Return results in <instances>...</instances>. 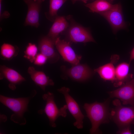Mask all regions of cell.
Returning <instances> with one entry per match:
<instances>
[{"label": "cell", "instance_id": "obj_22", "mask_svg": "<svg viewBox=\"0 0 134 134\" xmlns=\"http://www.w3.org/2000/svg\"><path fill=\"white\" fill-rule=\"evenodd\" d=\"M47 60V57L40 53L37 54L33 62L36 65L41 66L44 64Z\"/></svg>", "mask_w": 134, "mask_h": 134}, {"label": "cell", "instance_id": "obj_17", "mask_svg": "<svg viewBox=\"0 0 134 134\" xmlns=\"http://www.w3.org/2000/svg\"><path fill=\"white\" fill-rule=\"evenodd\" d=\"M69 27V23L65 18L58 16L54 21L47 36L56 40L59 34L66 30Z\"/></svg>", "mask_w": 134, "mask_h": 134}, {"label": "cell", "instance_id": "obj_28", "mask_svg": "<svg viewBox=\"0 0 134 134\" xmlns=\"http://www.w3.org/2000/svg\"><path fill=\"white\" fill-rule=\"evenodd\" d=\"M113 0H111V2H112Z\"/></svg>", "mask_w": 134, "mask_h": 134}, {"label": "cell", "instance_id": "obj_19", "mask_svg": "<svg viewBox=\"0 0 134 134\" xmlns=\"http://www.w3.org/2000/svg\"><path fill=\"white\" fill-rule=\"evenodd\" d=\"M19 51V49L17 46L4 43L1 47L0 58L3 60H10L17 56Z\"/></svg>", "mask_w": 134, "mask_h": 134}, {"label": "cell", "instance_id": "obj_12", "mask_svg": "<svg viewBox=\"0 0 134 134\" xmlns=\"http://www.w3.org/2000/svg\"><path fill=\"white\" fill-rule=\"evenodd\" d=\"M6 79L9 82V88L14 90L16 88V85L25 81V78L15 70L7 67L4 65H1L0 67V79Z\"/></svg>", "mask_w": 134, "mask_h": 134}, {"label": "cell", "instance_id": "obj_27", "mask_svg": "<svg viewBox=\"0 0 134 134\" xmlns=\"http://www.w3.org/2000/svg\"><path fill=\"white\" fill-rule=\"evenodd\" d=\"M107 0L108 1H109V2H110V3H111V0Z\"/></svg>", "mask_w": 134, "mask_h": 134}, {"label": "cell", "instance_id": "obj_9", "mask_svg": "<svg viewBox=\"0 0 134 134\" xmlns=\"http://www.w3.org/2000/svg\"><path fill=\"white\" fill-rule=\"evenodd\" d=\"M68 35L70 40L74 42H95L88 30L76 24L72 23L68 30Z\"/></svg>", "mask_w": 134, "mask_h": 134}, {"label": "cell", "instance_id": "obj_16", "mask_svg": "<svg viewBox=\"0 0 134 134\" xmlns=\"http://www.w3.org/2000/svg\"><path fill=\"white\" fill-rule=\"evenodd\" d=\"M118 58L117 55L113 56L110 62L94 69V71L98 73L103 79L114 82L115 79V68L113 64L117 61Z\"/></svg>", "mask_w": 134, "mask_h": 134}, {"label": "cell", "instance_id": "obj_1", "mask_svg": "<svg viewBox=\"0 0 134 134\" xmlns=\"http://www.w3.org/2000/svg\"><path fill=\"white\" fill-rule=\"evenodd\" d=\"M36 94V91L34 90L29 96L26 97L14 98L0 95V101L13 112L11 116V120L15 123L23 125L26 123L24 114L28 111L29 103Z\"/></svg>", "mask_w": 134, "mask_h": 134}, {"label": "cell", "instance_id": "obj_3", "mask_svg": "<svg viewBox=\"0 0 134 134\" xmlns=\"http://www.w3.org/2000/svg\"><path fill=\"white\" fill-rule=\"evenodd\" d=\"M113 103L115 107L111 110L110 118L119 128L134 125V106H123L118 99L114 100Z\"/></svg>", "mask_w": 134, "mask_h": 134}, {"label": "cell", "instance_id": "obj_2", "mask_svg": "<svg viewBox=\"0 0 134 134\" xmlns=\"http://www.w3.org/2000/svg\"><path fill=\"white\" fill-rule=\"evenodd\" d=\"M87 116L92 125L90 130L91 134L100 133L99 127L101 124L107 122L110 118V114L107 103L105 102H94L85 103L83 106Z\"/></svg>", "mask_w": 134, "mask_h": 134}, {"label": "cell", "instance_id": "obj_23", "mask_svg": "<svg viewBox=\"0 0 134 134\" xmlns=\"http://www.w3.org/2000/svg\"><path fill=\"white\" fill-rule=\"evenodd\" d=\"M117 133L121 134H132L130 126H127L119 128Z\"/></svg>", "mask_w": 134, "mask_h": 134}, {"label": "cell", "instance_id": "obj_15", "mask_svg": "<svg viewBox=\"0 0 134 134\" xmlns=\"http://www.w3.org/2000/svg\"><path fill=\"white\" fill-rule=\"evenodd\" d=\"M130 63L123 62L115 68V79L114 82L115 86L123 85L132 79L133 75L129 73Z\"/></svg>", "mask_w": 134, "mask_h": 134}, {"label": "cell", "instance_id": "obj_26", "mask_svg": "<svg viewBox=\"0 0 134 134\" xmlns=\"http://www.w3.org/2000/svg\"><path fill=\"white\" fill-rule=\"evenodd\" d=\"M34 0L42 3V2L44 1L45 0Z\"/></svg>", "mask_w": 134, "mask_h": 134}, {"label": "cell", "instance_id": "obj_11", "mask_svg": "<svg viewBox=\"0 0 134 134\" xmlns=\"http://www.w3.org/2000/svg\"><path fill=\"white\" fill-rule=\"evenodd\" d=\"M55 41L47 35L41 38L38 42V49L40 52L46 56L51 63L55 62L59 59L54 49Z\"/></svg>", "mask_w": 134, "mask_h": 134}, {"label": "cell", "instance_id": "obj_7", "mask_svg": "<svg viewBox=\"0 0 134 134\" xmlns=\"http://www.w3.org/2000/svg\"><path fill=\"white\" fill-rule=\"evenodd\" d=\"M112 98L120 99L124 105L134 106V79L127 82L121 87L109 92Z\"/></svg>", "mask_w": 134, "mask_h": 134}, {"label": "cell", "instance_id": "obj_24", "mask_svg": "<svg viewBox=\"0 0 134 134\" xmlns=\"http://www.w3.org/2000/svg\"><path fill=\"white\" fill-rule=\"evenodd\" d=\"M133 60H134V47L130 52L129 63Z\"/></svg>", "mask_w": 134, "mask_h": 134}, {"label": "cell", "instance_id": "obj_10", "mask_svg": "<svg viewBox=\"0 0 134 134\" xmlns=\"http://www.w3.org/2000/svg\"><path fill=\"white\" fill-rule=\"evenodd\" d=\"M28 10L24 25L37 28L39 25V15L41 3L34 0H24Z\"/></svg>", "mask_w": 134, "mask_h": 134}, {"label": "cell", "instance_id": "obj_13", "mask_svg": "<svg viewBox=\"0 0 134 134\" xmlns=\"http://www.w3.org/2000/svg\"><path fill=\"white\" fill-rule=\"evenodd\" d=\"M73 65L67 72L68 75L73 79L78 81H84L92 75V71L87 65L79 64Z\"/></svg>", "mask_w": 134, "mask_h": 134}, {"label": "cell", "instance_id": "obj_18", "mask_svg": "<svg viewBox=\"0 0 134 134\" xmlns=\"http://www.w3.org/2000/svg\"><path fill=\"white\" fill-rule=\"evenodd\" d=\"M85 5L90 9V12L99 13L111 9L114 4H112L107 0H95Z\"/></svg>", "mask_w": 134, "mask_h": 134}, {"label": "cell", "instance_id": "obj_14", "mask_svg": "<svg viewBox=\"0 0 134 134\" xmlns=\"http://www.w3.org/2000/svg\"><path fill=\"white\" fill-rule=\"evenodd\" d=\"M28 72L34 83L39 86L44 91L46 87L48 86H53L54 83L51 79L47 76L43 72L36 70L32 66L29 67Z\"/></svg>", "mask_w": 134, "mask_h": 134}, {"label": "cell", "instance_id": "obj_20", "mask_svg": "<svg viewBox=\"0 0 134 134\" xmlns=\"http://www.w3.org/2000/svg\"><path fill=\"white\" fill-rule=\"evenodd\" d=\"M68 0H49L48 11L45 13L47 18L50 21H54L58 16L57 12L64 4Z\"/></svg>", "mask_w": 134, "mask_h": 134}, {"label": "cell", "instance_id": "obj_4", "mask_svg": "<svg viewBox=\"0 0 134 134\" xmlns=\"http://www.w3.org/2000/svg\"><path fill=\"white\" fill-rule=\"evenodd\" d=\"M42 98L46 102L45 107L43 110H39L38 113L39 114L45 113L49 119L50 125L52 127L55 128L56 126L55 121L59 117H65L67 116V105H65L59 108L54 101V95L50 92L43 95Z\"/></svg>", "mask_w": 134, "mask_h": 134}, {"label": "cell", "instance_id": "obj_8", "mask_svg": "<svg viewBox=\"0 0 134 134\" xmlns=\"http://www.w3.org/2000/svg\"><path fill=\"white\" fill-rule=\"evenodd\" d=\"M55 45L65 60L73 65L79 64L81 57L76 54L69 42L58 37L55 40Z\"/></svg>", "mask_w": 134, "mask_h": 134}, {"label": "cell", "instance_id": "obj_6", "mask_svg": "<svg viewBox=\"0 0 134 134\" xmlns=\"http://www.w3.org/2000/svg\"><path fill=\"white\" fill-rule=\"evenodd\" d=\"M99 14L108 21L114 33L119 30L125 29L127 27L124 20L122 6L120 3L114 4L113 7L111 10Z\"/></svg>", "mask_w": 134, "mask_h": 134}, {"label": "cell", "instance_id": "obj_5", "mask_svg": "<svg viewBox=\"0 0 134 134\" xmlns=\"http://www.w3.org/2000/svg\"><path fill=\"white\" fill-rule=\"evenodd\" d=\"M57 90L63 95L67 108L75 119L76 121L74 123L73 125L78 129H82L83 127V120L84 116L77 103L69 94V89L64 87Z\"/></svg>", "mask_w": 134, "mask_h": 134}, {"label": "cell", "instance_id": "obj_21", "mask_svg": "<svg viewBox=\"0 0 134 134\" xmlns=\"http://www.w3.org/2000/svg\"><path fill=\"white\" fill-rule=\"evenodd\" d=\"M38 48L35 44L29 43L24 51V57L31 62H34L37 54Z\"/></svg>", "mask_w": 134, "mask_h": 134}, {"label": "cell", "instance_id": "obj_25", "mask_svg": "<svg viewBox=\"0 0 134 134\" xmlns=\"http://www.w3.org/2000/svg\"><path fill=\"white\" fill-rule=\"evenodd\" d=\"M81 0L84 3H86L87 1L89 0H71L73 3H74L76 1L78 0Z\"/></svg>", "mask_w": 134, "mask_h": 134}]
</instances>
